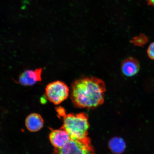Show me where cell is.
Wrapping results in <instances>:
<instances>
[{
	"label": "cell",
	"mask_w": 154,
	"mask_h": 154,
	"mask_svg": "<svg viewBox=\"0 0 154 154\" xmlns=\"http://www.w3.org/2000/svg\"><path fill=\"white\" fill-rule=\"evenodd\" d=\"M71 98L75 106L94 108L102 104L106 91L104 82L96 77L78 79L71 86Z\"/></svg>",
	"instance_id": "obj_1"
},
{
	"label": "cell",
	"mask_w": 154,
	"mask_h": 154,
	"mask_svg": "<svg viewBox=\"0 0 154 154\" xmlns=\"http://www.w3.org/2000/svg\"><path fill=\"white\" fill-rule=\"evenodd\" d=\"M88 116L85 113L63 115V124L60 129L66 131L71 139L83 140L87 138L89 128Z\"/></svg>",
	"instance_id": "obj_2"
},
{
	"label": "cell",
	"mask_w": 154,
	"mask_h": 154,
	"mask_svg": "<svg viewBox=\"0 0 154 154\" xmlns=\"http://www.w3.org/2000/svg\"><path fill=\"white\" fill-rule=\"evenodd\" d=\"M53 154H95L88 137L83 140L71 139L63 147L55 148Z\"/></svg>",
	"instance_id": "obj_3"
},
{
	"label": "cell",
	"mask_w": 154,
	"mask_h": 154,
	"mask_svg": "<svg viewBox=\"0 0 154 154\" xmlns=\"http://www.w3.org/2000/svg\"><path fill=\"white\" fill-rule=\"evenodd\" d=\"M68 87L64 82L56 81L48 84L45 88L47 99L54 104H60L66 99L69 95Z\"/></svg>",
	"instance_id": "obj_4"
},
{
	"label": "cell",
	"mask_w": 154,
	"mask_h": 154,
	"mask_svg": "<svg viewBox=\"0 0 154 154\" xmlns=\"http://www.w3.org/2000/svg\"><path fill=\"white\" fill-rule=\"evenodd\" d=\"M43 69L39 68L34 70H26L21 74L19 78V84L23 86H32L42 80Z\"/></svg>",
	"instance_id": "obj_5"
},
{
	"label": "cell",
	"mask_w": 154,
	"mask_h": 154,
	"mask_svg": "<svg viewBox=\"0 0 154 154\" xmlns=\"http://www.w3.org/2000/svg\"><path fill=\"white\" fill-rule=\"evenodd\" d=\"M49 139L55 148H60L66 144L70 138L66 131L60 128L52 131L49 135Z\"/></svg>",
	"instance_id": "obj_6"
},
{
	"label": "cell",
	"mask_w": 154,
	"mask_h": 154,
	"mask_svg": "<svg viewBox=\"0 0 154 154\" xmlns=\"http://www.w3.org/2000/svg\"><path fill=\"white\" fill-rule=\"evenodd\" d=\"M121 67L123 74L127 77H132L139 72L140 65L137 60L130 57L123 61Z\"/></svg>",
	"instance_id": "obj_7"
},
{
	"label": "cell",
	"mask_w": 154,
	"mask_h": 154,
	"mask_svg": "<svg viewBox=\"0 0 154 154\" xmlns=\"http://www.w3.org/2000/svg\"><path fill=\"white\" fill-rule=\"evenodd\" d=\"M44 121L42 117L37 113H32L27 117L26 120V126L27 129L30 132L38 131L43 126Z\"/></svg>",
	"instance_id": "obj_8"
},
{
	"label": "cell",
	"mask_w": 154,
	"mask_h": 154,
	"mask_svg": "<svg viewBox=\"0 0 154 154\" xmlns=\"http://www.w3.org/2000/svg\"><path fill=\"white\" fill-rule=\"evenodd\" d=\"M109 149L113 153L121 154L124 152L126 149V145L122 138L115 137L112 138L109 143Z\"/></svg>",
	"instance_id": "obj_9"
},
{
	"label": "cell",
	"mask_w": 154,
	"mask_h": 154,
	"mask_svg": "<svg viewBox=\"0 0 154 154\" xmlns=\"http://www.w3.org/2000/svg\"><path fill=\"white\" fill-rule=\"evenodd\" d=\"M149 38L145 34H140L134 38L131 42L134 45L142 47L147 44Z\"/></svg>",
	"instance_id": "obj_10"
},
{
	"label": "cell",
	"mask_w": 154,
	"mask_h": 154,
	"mask_svg": "<svg viewBox=\"0 0 154 154\" xmlns=\"http://www.w3.org/2000/svg\"><path fill=\"white\" fill-rule=\"evenodd\" d=\"M147 53L149 58L154 60V42L149 45L147 50Z\"/></svg>",
	"instance_id": "obj_11"
},
{
	"label": "cell",
	"mask_w": 154,
	"mask_h": 154,
	"mask_svg": "<svg viewBox=\"0 0 154 154\" xmlns=\"http://www.w3.org/2000/svg\"><path fill=\"white\" fill-rule=\"evenodd\" d=\"M146 1L147 2L148 5L154 7V0H146Z\"/></svg>",
	"instance_id": "obj_12"
}]
</instances>
